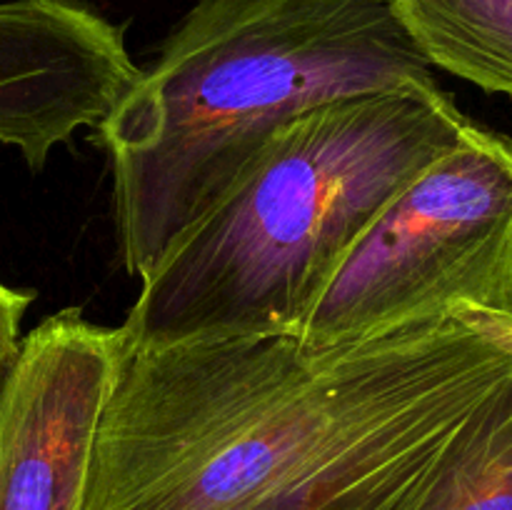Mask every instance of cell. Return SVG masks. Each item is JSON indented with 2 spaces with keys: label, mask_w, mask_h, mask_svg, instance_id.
Returning <instances> with one entry per match:
<instances>
[{
  "label": "cell",
  "mask_w": 512,
  "mask_h": 510,
  "mask_svg": "<svg viewBox=\"0 0 512 510\" xmlns=\"http://www.w3.org/2000/svg\"><path fill=\"white\" fill-rule=\"evenodd\" d=\"M393 88H440L393 0H195L95 130L123 268H153L290 120Z\"/></svg>",
  "instance_id": "obj_2"
},
{
  "label": "cell",
  "mask_w": 512,
  "mask_h": 510,
  "mask_svg": "<svg viewBox=\"0 0 512 510\" xmlns=\"http://www.w3.org/2000/svg\"><path fill=\"white\" fill-rule=\"evenodd\" d=\"M458 308L512 313V140L473 120L388 200L295 333L353 343Z\"/></svg>",
  "instance_id": "obj_4"
},
{
  "label": "cell",
  "mask_w": 512,
  "mask_h": 510,
  "mask_svg": "<svg viewBox=\"0 0 512 510\" xmlns=\"http://www.w3.org/2000/svg\"><path fill=\"white\" fill-rule=\"evenodd\" d=\"M123 353V330L80 308L20 335L0 378V510H83Z\"/></svg>",
  "instance_id": "obj_5"
},
{
  "label": "cell",
  "mask_w": 512,
  "mask_h": 510,
  "mask_svg": "<svg viewBox=\"0 0 512 510\" xmlns=\"http://www.w3.org/2000/svg\"><path fill=\"white\" fill-rule=\"evenodd\" d=\"M138 75L123 25L83 0L0 3V143L35 173L78 130H98Z\"/></svg>",
  "instance_id": "obj_6"
},
{
  "label": "cell",
  "mask_w": 512,
  "mask_h": 510,
  "mask_svg": "<svg viewBox=\"0 0 512 510\" xmlns=\"http://www.w3.org/2000/svg\"><path fill=\"white\" fill-rule=\"evenodd\" d=\"M30 303H33L30 290L10 288L0 280V378L18 350L20 323H23V315Z\"/></svg>",
  "instance_id": "obj_9"
},
{
  "label": "cell",
  "mask_w": 512,
  "mask_h": 510,
  "mask_svg": "<svg viewBox=\"0 0 512 510\" xmlns=\"http://www.w3.org/2000/svg\"><path fill=\"white\" fill-rule=\"evenodd\" d=\"M468 123L443 88L378 90L305 110L140 275L120 325L125 345L295 330L388 200Z\"/></svg>",
  "instance_id": "obj_3"
},
{
  "label": "cell",
  "mask_w": 512,
  "mask_h": 510,
  "mask_svg": "<svg viewBox=\"0 0 512 510\" xmlns=\"http://www.w3.org/2000/svg\"><path fill=\"white\" fill-rule=\"evenodd\" d=\"M383 510H512V378Z\"/></svg>",
  "instance_id": "obj_7"
},
{
  "label": "cell",
  "mask_w": 512,
  "mask_h": 510,
  "mask_svg": "<svg viewBox=\"0 0 512 510\" xmlns=\"http://www.w3.org/2000/svg\"><path fill=\"white\" fill-rule=\"evenodd\" d=\"M435 70L512 98V0H393Z\"/></svg>",
  "instance_id": "obj_8"
},
{
  "label": "cell",
  "mask_w": 512,
  "mask_h": 510,
  "mask_svg": "<svg viewBox=\"0 0 512 510\" xmlns=\"http://www.w3.org/2000/svg\"><path fill=\"white\" fill-rule=\"evenodd\" d=\"M510 378V330L478 308L338 345H125L83 510H383Z\"/></svg>",
  "instance_id": "obj_1"
}]
</instances>
